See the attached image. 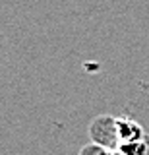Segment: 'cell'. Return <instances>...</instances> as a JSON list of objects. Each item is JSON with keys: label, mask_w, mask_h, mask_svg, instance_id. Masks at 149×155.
Listing matches in <instances>:
<instances>
[{"label": "cell", "mask_w": 149, "mask_h": 155, "mask_svg": "<svg viewBox=\"0 0 149 155\" xmlns=\"http://www.w3.org/2000/svg\"><path fill=\"white\" fill-rule=\"evenodd\" d=\"M89 136L93 140V143H99L103 147L114 151V147H120L118 142V132H116V118L109 114H101L97 118H93V122L89 126Z\"/></svg>", "instance_id": "6da1fadb"}, {"label": "cell", "mask_w": 149, "mask_h": 155, "mask_svg": "<svg viewBox=\"0 0 149 155\" xmlns=\"http://www.w3.org/2000/svg\"><path fill=\"white\" fill-rule=\"evenodd\" d=\"M116 132H118V142L122 143H132L141 140L145 132H143L141 124L136 122V120L128 118V116H122V118H116Z\"/></svg>", "instance_id": "7a4b0ae2"}, {"label": "cell", "mask_w": 149, "mask_h": 155, "mask_svg": "<svg viewBox=\"0 0 149 155\" xmlns=\"http://www.w3.org/2000/svg\"><path fill=\"white\" fill-rule=\"evenodd\" d=\"M118 149L124 155H149V136L145 134L141 140H138V142L122 143Z\"/></svg>", "instance_id": "3957f363"}, {"label": "cell", "mask_w": 149, "mask_h": 155, "mask_svg": "<svg viewBox=\"0 0 149 155\" xmlns=\"http://www.w3.org/2000/svg\"><path fill=\"white\" fill-rule=\"evenodd\" d=\"M79 155H110V149H107V147H103V145L91 142V143L85 145V147H81Z\"/></svg>", "instance_id": "277c9868"}, {"label": "cell", "mask_w": 149, "mask_h": 155, "mask_svg": "<svg viewBox=\"0 0 149 155\" xmlns=\"http://www.w3.org/2000/svg\"><path fill=\"white\" fill-rule=\"evenodd\" d=\"M110 155H124V153L120 151V149H114V151H110Z\"/></svg>", "instance_id": "5b68a950"}]
</instances>
